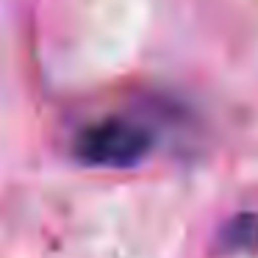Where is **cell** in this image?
Wrapping results in <instances>:
<instances>
[{"label":"cell","instance_id":"6da1fadb","mask_svg":"<svg viewBox=\"0 0 258 258\" xmlns=\"http://www.w3.org/2000/svg\"><path fill=\"white\" fill-rule=\"evenodd\" d=\"M153 150V128L122 114H111L84 125L73 142V158L89 169H134Z\"/></svg>","mask_w":258,"mask_h":258},{"label":"cell","instance_id":"7a4b0ae2","mask_svg":"<svg viewBox=\"0 0 258 258\" xmlns=\"http://www.w3.org/2000/svg\"><path fill=\"white\" fill-rule=\"evenodd\" d=\"M217 244L222 252L239 255V252H255L258 250V214H236L222 225L217 236Z\"/></svg>","mask_w":258,"mask_h":258}]
</instances>
